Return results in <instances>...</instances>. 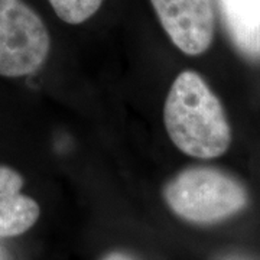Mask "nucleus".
I'll return each mask as SVG.
<instances>
[{
    "label": "nucleus",
    "instance_id": "obj_1",
    "mask_svg": "<svg viewBox=\"0 0 260 260\" xmlns=\"http://www.w3.org/2000/svg\"><path fill=\"white\" fill-rule=\"evenodd\" d=\"M164 121L174 145L188 156L218 158L230 148L232 130L223 104L195 71H182L172 83Z\"/></svg>",
    "mask_w": 260,
    "mask_h": 260
},
{
    "label": "nucleus",
    "instance_id": "obj_2",
    "mask_svg": "<svg viewBox=\"0 0 260 260\" xmlns=\"http://www.w3.org/2000/svg\"><path fill=\"white\" fill-rule=\"evenodd\" d=\"M164 195L174 213L198 224L232 217L247 204V192L237 179L208 167L184 169L168 182Z\"/></svg>",
    "mask_w": 260,
    "mask_h": 260
},
{
    "label": "nucleus",
    "instance_id": "obj_3",
    "mask_svg": "<svg viewBox=\"0 0 260 260\" xmlns=\"http://www.w3.org/2000/svg\"><path fill=\"white\" fill-rule=\"evenodd\" d=\"M51 37L25 0H0V75L34 74L47 61Z\"/></svg>",
    "mask_w": 260,
    "mask_h": 260
},
{
    "label": "nucleus",
    "instance_id": "obj_4",
    "mask_svg": "<svg viewBox=\"0 0 260 260\" xmlns=\"http://www.w3.org/2000/svg\"><path fill=\"white\" fill-rule=\"evenodd\" d=\"M174 45L186 55H200L214 38L213 0H150Z\"/></svg>",
    "mask_w": 260,
    "mask_h": 260
},
{
    "label": "nucleus",
    "instance_id": "obj_5",
    "mask_svg": "<svg viewBox=\"0 0 260 260\" xmlns=\"http://www.w3.org/2000/svg\"><path fill=\"white\" fill-rule=\"evenodd\" d=\"M23 177L13 168L0 165V237L26 233L39 218V205L22 194Z\"/></svg>",
    "mask_w": 260,
    "mask_h": 260
},
{
    "label": "nucleus",
    "instance_id": "obj_6",
    "mask_svg": "<svg viewBox=\"0 0 260 260\" xmlns=\"http://www.w3.org/2000/svg\"><path fill=\"white\" fill-rule=\"evenodd\" d=\"M224 26L236 48L260 59V0H217Z\"/></svg>",
    "mask_w": 260,
    "mask_h": 260
},
{
    "label": "nucleus",
    "instance_id": "obj_7",
    "mask_svg": "<svg viewBox=\"0 0 260 260\" xmlns=\"http://www.w3.org/2000/svg\"><path fill=\"white\" fill-rule=\"evenodd\" d=\"M103 0H49L56 16L70 25H80L95 15Z\"/></svg>",
    "mask_w": 260,
    "mask_h": 260
},
{
    "label": "nucleus",
    "instance_id": "obj_8",
    "mask_svg": "<svg viewBox=\"0 0 260 260\" xmlns=\"http://www.w3.org/2000/svg\"><path fill=\"white\" fill-rule=\"evenodd\" d=\"M102 260H133L130 259L127 254L124 253H120V251H113V253H109L107 256H104Z\"/></svg>",
    "mask_w": 260,
    "mask_h": 260
}]
</instances>
